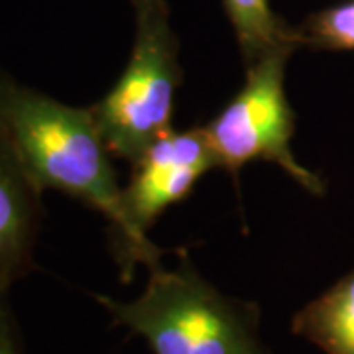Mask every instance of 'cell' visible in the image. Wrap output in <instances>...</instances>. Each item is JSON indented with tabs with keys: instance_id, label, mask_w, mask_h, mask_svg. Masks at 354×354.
Masks as SVG:
<instances>
[{
	"instance_id": "obj_3",
	"label": "cell",
	"mask_w": 354,
	"mask_h": 354,
	"mask_svg": "<svg viewBox=\"0 0 354 354\" xmlns=\"http://www.w3.org/2000/svg\"><path fill=\"white\" fill-rule=\"evenodd\" d=\"M130 2L136 18L130 59L113 88L88 109L113 156L136 164L156 140L174 130L181 67L167 2Z\"/></svg>"
},
{
	"instance_id": "obj_5",
	"label": "cell",
	"mask_w": 354,
	"mask_h": 354,
	"mask_svg": "<svg viewBox=\"0 0 354 354\" xmlns=\"http://www.w3.org/2000/svg\"><path fill=\"white\" fill-rule=\"evenodd\" d=\"M132 167V179L122 189L124 228L111 242L124 283L132 281L138 266L152 270L162 264L164 250L148 239V230L165 209L183 201L207 171L218 167V160L203 127H197L167 132Z\"/></svg>"
},
{
	"instance_id": "obj_1",
	"label": "cell",
	"mask_w": 354,
	"mask_h": 354,
	"mask_svg": "<svg viewBox=\"0 0 354 354\" xmlns=\"http://www.w3.org/2000/svg\"><path fill=\"white\" fill-rule=\"evenodd\" d=\"M0 124L39 189L99 211L109 221L111 242L120 236L122 187L91 109L64 104L0 69Z\"/></svg>"
},
{
	"instance_id": "obj_7",
	"label": "cell",
	"mask_w": 354,
	"mask_h": 354,
	"mask_svg": "<svg viewBox=\"0 0 354 354\" xmlns=\"http://www.w3.org/2000/svg\"><path fill=\"white\" fill-rule=\"evenodd\" d=\"M291 330L325 354H354V268L301 307Z\"/></svg>"
},
{
	"instance_id": "obj_2",
	"label": "cell",
	"mask_w": 354,
	"mask_h": 354,
	"mask_svg": "<svg viewBox=\"0 0 354 354\" xmlns=\"http://www.w3.org/2000/svg\"><path fill=\"white\" fill-rule=\"evenodd\" d=\"M95 299L113 325L142 337L152 354H270L258 333V305L223 295L187 256L176 270L152 268L146 290L132 301Z\"/></svg>"
},
{
	"instance_id": "obj_10",
	"label": "cell",
	"mask_w": 354,
	"mask_h": 354,
	"mask_svg": "<svg viewBox=\"0 0 354 354\" xmlns=\"http://www.w3.org/2000/svg\"><path fill=\"white\" fill-rule=\"evenodd\" d=\"M0 354H22L20 333L8 305V293H0Z\"/></svg>"
},
{
	"instance_id": "obj_9",
	"label": "cell",
	"mask_w": 354,
	"mask_h": 354,
	"mask_svg": "<svg viewBox=\"0 0 354 354\" xmlns=\"http://www.w3.org/2000/svg\"><path fill=\"white\" fill-rule=\"evenodd\" d=\"M297 28L299 48L354 51V0H342L309 14Z\"/></svg>"
},
{
	"instance_id": "obj_4",
	"label": "cell",
	"mask_w": 354,
	"mask_h": 354,
	"mask_svg": "<svg viewBox=\"0 0 354 354\" xmlns=\"http://www.w3.org/2000/svg\"><path fill=\"white\" fill-rule=\"evenodd\" d=\"M293 51H272L246 67L242 88L203 130L218 167L230 176L250 162L279 165L311 195H325L323 177L301 165L291 152L295 113L286 95V64Z\"/></svg>"
},
{
	"instance_id": "obj_8",
	"label": "cell",
	"mask_w": 354,
	"mask_h": 354,
	"mask_svg": "<svg viewBox=\"0 0 354 354\" xmlns=\"http://www.w3.org/2000/svg\"><path fill=\"white\" fill-rule=\"evenodd\" d=\"M223 6L234 30L244 65L254 64L272 51L299 48L297 28L274 12L270 0H223Z\"/></svg>"
},
{
	"instance_id": "obj_6",
	"label": "cell",
	"mask_w": 354,
	"mask_h": 354,
	"mask_svg": "<svg viewBox=\"0 0 354 354\" xmlns=\"http://www.w3.org/2000/svg\"><path fill=\"white\" fill-rule=\"evenodd\" d=\"M41 193L0 124V293L34 268Z\"/></svg>"
}]
</instances>
